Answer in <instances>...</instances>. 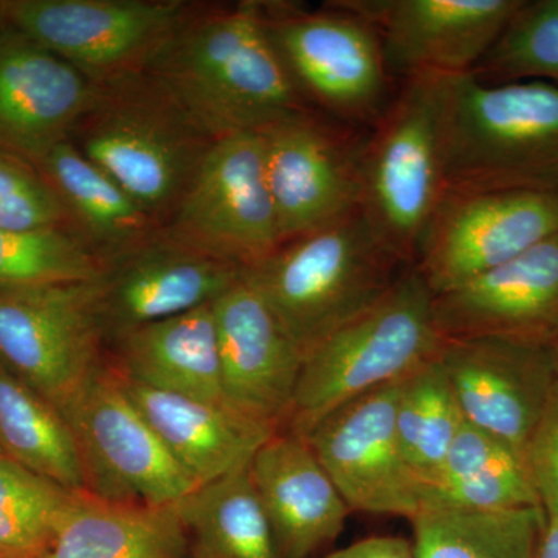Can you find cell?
I'll return each instance as SVG.
<instances>
[{
  "instance_id": "cell-20",
  "label": "cell",
  "mask_w": 558,
  "mask_h": 558,
  "mask_svg": "<svg viewBox=\"0 0 558 558\" xmlns=\"http://www.w3.org/2000/svg\"><path fill=\"white\" fill-rule=\"evenodd\" d=\"M242 270L161 230L106 267L100 301L109 341L126 330L215 303L240 281Z\"/></svg>"
},
{
  "instance_id": "cell-38",
  "label": "cell",
  "mask_w": 558,
  "mask_h": 558,
  "mask_svg": "<svg viewBox=\"0 0 558 558\" xmlns=\"http://www.w3.org/2000/svg\"><path fill=\"white\" fill-rule=\"evenodd\" d=\"M550 348H553L554 354H556V359L558 362V339L556 341H554V344Z\"/></svg>"
},
{
  "instance_id": "cell-14",
  "label": "cell",
  "mask_w": 558,
  "mask_h": 558,
  "mask_svg": "<svg viewBox=\"0 0 558 558\" xmlns=\"http://www.w3.org/2000/svg\"><path fill=\"white\" fill-rule=\"evenodd\" d=\"M400 381L349 400L303 436L351 512L411 520L422 510L396 432Z\"/></svg>"
},
{
  "instance_id": "cell-34",
  "label": "cell",
  "mask_w": 558,
  "mask_h": 558,
  "mask_svg": "<svg viewBox=\"0 0 558 558\" xmlns=\"http://www.w3.org/2000/svg\"><path fill=\"white\" fill-rule=\"evenodd\" d=\"M70 227L69 213L43 172L0 150V229L35 231Z\"/></svg>"
},
{
  "instance_id": "cell-11",
  "label": "cell",
  "mask_w": 558,
  "mask_h": 558,
  "mask_svg": "<svg viewBox=\"0 0 558 558\" xmlns=\"http://www.w3.org/2000/svg\"><path fill=\"white\" fill-rule=\"evenodd\" d=\"M161 230L241 269L282 244L258 132L213 142Z\"/></svg>"
},
{
  "instance_id": "cell-5",
  "label": "cell",
  "mask_w": 558,
  "mask_h": 558,
  "mask_svg": "<svg viewBox=\"0 0 558 558\" xmlns=\"http://www.w3.org/2000/svg\"><path fill=\"white\" fill-rule=\"evenodd\" d=\"M442 341L435 293L413 264L379 303L307 352L281 432L303 438L330 411L436 357Z\"/></svg>"
},
{
  "instance_id": "cell-30",
  "label": "cell",
  "mask_w": 558,
  "mask_h": 558,
  "mask_svg": "<svg viewBox=\"0 0 558 558\" xmlns=\"http://www.w3.org/2000/svg\"><path fill=\"white\" fill-rule=\"evenodd\" d=\"M464 422L438 357L400 381L396 432L400 453L421 490L438 478Z\"/></svg>"
},
{
  "instance_id": "cell-13",
  "label": "cell",
  "mask_w": 558,
  "mask_h": 558,
  "mask_svg": "<svg viewBox=\"0 0 558 558\" xmlns=\"http://www.w3.org/2000/svg\"><path fill=\"white\" fill-rule=\"evenodd\" d=\"M558 231V191L449 190L414 266L435 296L469 284Z\"/></svg>"
},
{
  "instance_id": "cell-8",
  "label": "cell",
  "mask_w": 558,
  "mask_h": 558,
  "mask_svg": "<svg viewBox=\"0 0 558 558\" xmlns=\"http://www.w3.org/2000/svg\"><path fill=\"white\" fill-rule=\"evenodd\" d=\"M100 279L0 288V366L60 409L105 365Z\"/></svg>"
},
{
  "instance_id": "cell-27",
  "label": "cell",
  "mask_w": 558,
  "mask_h": 558,
  "mask_svg": "<svg viewBox=\"0 0 558 558\" xmlns=\"http://www.w3.org/2000/svg\"><path fill=\"white\" fill-rule=\"evenodd\" d=\"M248 465L175 502L193 558H279Z\"/></svg>"
},
{
  "instance_id": "cell-17",
  "label": "cell",
  "mask_w": 558,
  "mask_h": 558,
  "mask_svg": "<svg viewBox=\"0 0 558 558\" xmlns=\"http://www.w3.org/2000/svg\"><path fill=\"white\" fill-rule=\"evenodd\" d=\"M213 312L227 405L281 432L292 410L303 352L244 277L213 303Z\"/></svg>"
},
{
  "instance_id": "cell-24",
  "label": "cell",
  "mask_w": 558,
  "mask_h": 558,
  "mask_svg": "<svg viewBox=\"0 0 558 558\" xmlns=\"http://www.w3.org/2000/svg\"><path fill=\"white\" fill-rule=\"evenodd\" d=\"M110 343L109 363L124 379L226 403L213 304L126 330Z\"/></svg>"
},
{
  "instance_id": "cell-21",
  "label": "cell",
  "mask_w": 558,
  "mask_h": 558,
  "mask_svg": "<svg viewBox=\"0 0 558 558\" xmlns=\"http://www.w3.org/2000/svg\"><path fill=\"white\" fill-rule=\"evenodd\" d=\"M248 469L279 558H314L339 538L352 512L306 439L275 433Z\"/></svg>"
},
{
  "instance_id": "cell-35",
  "label": "cell",
  "mask_w": 558,
  "mask_h": 558,
  "mask_svg": "<svg viewBox=\"0 0 558 558\" xmlns=\"http://www.w3.org/2000/svg\"><path fill=\"white\" fill-rule=\"evenodd\" d=\"M526 465L543 512L558 520V379L529 444Z\"/></svg>"
},
{
  "instance_id": "cell-9",
  "label": "cell",
  "mask_w": 558,
  "mask_h": 558,
  "mask_svg": "<svg viewBox=\"0 0 558 558\" xmlns=\"http://www.w3.org/2000/svg\"><path fill=\"white\" fill-rule=\"evenodd\" d=\"M58 410L75 439L87 494L168 506L197 487L128 398L109 360Z\"/></svg>"
},
{
  "instance_id": "cell-10",
  "label": "cell",
  "mask_w": 558,
  "mask_h": 558,
  "mask_svg": "<svg viewBox=\"0 0 558 558\" xmlns=\"http://www.w3.org/2000/svg\"><path fill=\"white\" fill-rule=\"evenodd\" d=\"M193 7L179 0H9L7 27L24 33L97 84L145 72Z\"/></svg>"
},
{
  "instance_id": "cell-28",
  "label": "cell",
  "mask_w": 558,
  "mask_h": 558,
  "mask_svg": "<svg viewBox=\"0 0 558 558\" xmlns=\"http://www.w3.org/2000/svg\"><path fill=\"white\" fill-rule=\"evenodd\" d=\"M0 453L69 490H83L75 439L61 411L3 366Z\"/></svg>"
},
{
  "instance_id": "cell-25",
  "label": "cell",
  "mask_w": 558,
  "mask_h": 558,
  "mask_svg": "<svg viewBox=\"0 0 558 558\" xmlns=\"http://www.w3.org/2000/svg\"><path fill=\"white\" fill-rule=\"evenodd\" d=\"M36 168L60 196L73 230L106 267L160 233L159 223L70 140Z\"/></svg>"
},
{
  "instance_id": "cell-19",
  "label": "cell",
  "mask_w": 558,
  "mask_h": 558,
  "mask_svg": "<svg viewBox=\"0 0 558 558\" xmlns=\"http://www.w3.org/2000/svg\"><path fill=\"white\" fill-rule=\"evenodd\" d=\"M444 339L501 337L553 347L558 339V231L515 258L435 296Z\"/></svg>"
},
{
  "instance_id": "cell-26",
  "label": "cell",
  "mask_w": 558,
  "mask_h": 558,
  "mask_svg": "<svg viewBox=\"0 0 558 558\" xmlns=\"http://www.w3.org/2000/svg\"><path fill=\"white\" fill-rule=\"evenodd\" d=\"M421 502L422 510L542 508L526 461L508 444L469 422L459 429L438 478L422 488Z\"/></svg>"
},
{
  "instance_id": "cell-15",
  "label": "cell",
  "mask_w": 558,
  "mask_h": 558,
  "mask_svg": "<svg viewBox=\"0 0 558 558\" xmlns=\"http://www.w3.org/2000/svg\"><path fill=\"white\" fill-rule=\"evenodd\" d=\"M464 421L526 461L558 379L553 348L501 337L444 339L438 354Z\"/></svg>"
},
{
  "instance_id": "cell-32",
  "label": "cell",
  "mask_w": 558,
  "mask_h": 558,
  "mask_svg": "<svg viewBox=\"0 0 558 558\" xmlns=\"http://www.w3.org/2000/svg\"><path fill=\"white\" fill-rule=\"evenodd\" d=\"M472 75L488 84L545 81L558 86V0H523Z\"/></svg>"
},
{
  "instance_id": "cell-18",
  "label": "cell",
  "mask_w": 558,
  "mask_h": 558,
  "mask_svg": "<svg viewBox=\"0 0 558 558\" xmlns=\"http://www.w3.org/2000/svg\"><path fill=\"white\" fill-rule=\"evenodd\" d=\"M98 84L24 33L0 28V150L38 167L69 142Z\"/></svg>"
},
{
  "instance_id": "cell-3",
  "label": "cell",
  "mask_w": 558,
  "mask_h": 558,
  "mask_svg": "<svg viewBox=\"0 0 558 558\" xmlns=\"http://www.w3.org/2000/svg\"><path fill=\"white\" fill-rule=\"evenodd\" d=\"M410 266L357 211L282 242L242 277L306 357L333 330L379 303Z\"/></svg>"
},
{
  "instance_id": "cell-23",
  "label": "cell",
  "mask_w": 558,
  "mask_h": 558,
  "mask_svg": "<svg viewBox=\"0 0 558 558\" xmlns=\"http://www.w3.org/2000/svg\"><path fill=\"white\" fill-rule=\"evenodd\" d=\"M32 558H193V553L175 505L116 502L76 490Z\"/></svg>"
},
{
  "instance_id": "cell-33",
  "label": "cell",
  "mask_w": 558,
  "mask_h": 558,
  "mask_svg": "<svg viewBox=\"0 0 558 558\" xmlns=\"http://www.w3.org/2000/svg\"><path fill=\"white\" fill-rule=\"evenodd\" d=\"M73 492L0 453V558L36 556Z\"/></svg>"
},
{
  "instance_id": "cell-7",
  "label": "cell",
  "mask_w": 558,
  "mask_h": 558,
  "mask_svg": "<svg viewBox=\"0 0 558 558\" xmlns=\"http://www.w3.org/2000/svg\"><path fill=\"white\" fill-rule=\"evenodd\" d=\"M439 108L440 76L400 81L363 148L360 211L407 264L446 193Z\"/></svg>"
},
{
  "instance_id": "cell-36",
  "label": "cell",
  "mask_w": 558,
  "mask_h": 558,
  "mask_svg": "<svg viewBox=\"0 0 558 558\" xmlns=\"http://www.w3.org/2000/svg\"><path fill=\"white\" fill-rule=\"evenodd\" d=\"M314 558H416L413 542L402 537H369Z\"/></svg>"
},
{
  "instance_id": "cell-1",
  "label": "cell",
  "mask_w": 558,
  "mask_h": 558,
  "mask_svg": "<svg viewBox=\"0 0 558 558\" xmlns=\"http://www.w3.org/2000/svg\"><path fill=\"white\" fill-rule=\"evenodd\" d=\"M145 73L213 140L260 132L310 108L270 38L260 2L193 7Z\"/></svg>"
},
{
  "instance_id": "cell-2",
  "label": "cell",
  "mask_w": 558,
  "mask_h": 558,
  "mask_svg": "<svg viewBox=\"0 0 558 558\" xmlns=\"http://www.w3.org/2000/svg\"><path fill=\"white\" fill-rule=\"evenodd\" d=\"M446 191H558V86L440 76Z\"/></svg>"
},
{
  "instance_id": "cell-4",
  "label": "cell",
  "mask_w": 558,
  "mask_h": 558,
  "mask_svg": "<svg viewBox=\"0 0 558 558\" xmlns=\"http://www.w3.org/2000/svg\"><path fill=\"white\" fill-rule=\"evenodd\" d=\"M70 142L163 229L215 140L142 72L98 84Z\"/></svg>"
},
{
  "instance_id": "cell-16",
  "label": "cell",
  "mask_w": 558,
  "mask_h": 558,
  "mask_svg": "<svg viewBox=\"0 0 558 558\" xmlns=\"http://www.w3.org/2000/svg\"><path fill=\"white\" fill-rule=\"evenodd\" d=\"M379 32L392 78L469 75L523 0H344Z\"/></svg>"
},
{
  "instance_id": "cell-6",
  "label": "cell",
  "mask_w": 558,
  "mask_h": 558,
  "mask_svg": "<svg viewBox=\"0 0 558 558\" xmlns=\"http://www.w3.org/2000/svg\"><path fill=\"white\" fill-rule=\"evenodd\" d=\"M264 21L301 98L323 116L371 130L399 83L389 73L379 32L344 0L318 10L260 2Z\"/></svg>"
},
{
  "instance_id": "cell-37",
  "label": "cell",
  "mask_w": 558,
  "mask_h": 558,
  "mask_svg": "<svg viewBox=\"0 0 558 558\" xmlns=\"http://www.w3.org/2000/svg\"><path fill=\"white\" fill-rule=\"evenodd\" d=\"M532 558H558V520L546 517Z\"/></svg>"
},
{
  "instance_id": "cell-31",
  "label": "cell",
  "mask_w": 558,
  "mask_h": 558,
  "mask_svg": "<svg viewBox=\"0 0 558 558\" xmlns=\"http://www.w3.org/2000/svg\"><path fill=\"white\" fill-rule=\"evenodd\" d=\"M106 266L70 227L0 229V288L98 281Z\"/></svg>"
},
{
  "instance_id": "cell-12",
  "label": "cell",
  "mask_w": 558,
  "mask_h": 558,
  "mask_svg": "<svg viewBox=\"0 0 558 558\" xmlns=\"http://www.w3.org/2000/svg\"><path fill=\"white\" fill-rule=\"evenodd\" d=\"M368 131L306 108L258 132L282 242L360 211Z\"/></svg>"
},
{
  "instance_id": "cell-29",
  "label": "cell",
  "mask_w": 558,
  "mask_h": 558,
  "mask_svg": "<svg viewBox=\"0 0 558 558\" xmlns=\"http://www.w3.org/2000/svg\"><path fill=\"white\" fill-rule=\"evenodd\" d=\"M545 520L542 508L428 509L410 523L416 558H532Z\"/></svg>"
},
{
  "instance_id": "cell-22",
  "label": "cell",
  "mask_w": 558,
  "mask_h": 558,
  "mask_svg": "<svg viewBox=\"0 0 558 558\" xmlns=\"http://www.w3.org/2000/svg\"><path fill=\"white\" fill-rule=\"evenodd\" d=\"M120 379L135 409L197 486L247 468L253 454L277 433L227 403Z\"/></svg>"
}]
</instances>
